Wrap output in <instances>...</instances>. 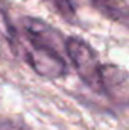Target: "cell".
<instances>
[{
	"label": "cell",
	"instance_id": "7a4b0ae2",
	"mask_svg": "<svg viewBox=\"0 0 129 130\" xmlns=\"http://www.w3.org/2000/svg\"><path fill=\"white\" fill-rule=\"evenodd\" d=\"M65 52L74 65L79 77L96 92H103L102 88V64L96 52L79 38H68L65 41Z\"/></svg>",
	"mask_w": 129,
	"mask_h": 130
},
{
	"label": "cell",
	"instance_id": "6da1fadb",
	"mask_svg": "<svg viewBox=\"0 0 129 130\" xmlns=\"http://www.w3.org/2000/svg\"><path fill=\"white\" fill-rule=\"evenodd\" d=\"M21 29L23 41L20 45L26 62L44 77H61L67 70L62 58L65 44L61 33L36 18H24L21 21Z\"/></svg>",
	"mask_w": 129,
	"mask_h": 130
},
{
	"label": "cell",
	"instance_id": "277c9868",
	"mask_svg": "<svg viewBox=\"0 0 129 130\" xmlns=\"http://www.w3.org/2000/svg\"><path fill=\"white\" fill-rule=\"evenodd\" d=\"M62 18H65L67 21H73L74 17H76V12H74V6L71 5L70 0H46Z\"/></svg>",
	"mask_w": 129,
	"mask_h": 130
},
{
	"label": "cell",
	"instance_id": "3957f363",
	"mask_svg": "<svg viewBox=\"0 0 129 130\" xmlns=\"http://www.w3.org/2000/svg\"><path fill=\"white\" fill-rule=\"evenodd\" d=\"M91 2L99 11H102L112 20L123 21L129 17V9H126L125 5H122L119 0H91Z\"/></svg>",
	"mask_w": 129,
	"mask_h": 130
},
{
	"label": "cell",
	"instance_id": "8992f818",
	"mask_svg": "<svg viewBox=\"0 0 129 130\" xmlns=\"http://www.w3.org/2000/svg\"><path fill=\"white\" fill-rule=\"evenodd\" d=\"M0 130H28L24 126L11 121V120H0Z\"/></svg>",
	"mask_w": 129,
	"mask_h": 130
},
{
	"label": "cell",
	"instance_id": "5b68a950",
	"mask_svg": "<svg viewBox=\"0 0 129 130\" xmlns=\"http://www.w3.org/2000/svg\"><path fill=\"white\" fill-rule=\"evenodd\" d=\"M0 36H3V38H6L9 41H15V36H17L2 9H0Z\"/></svg>",
	"mask_w": 129,
	"mask_h": 130
}]
</instances>
